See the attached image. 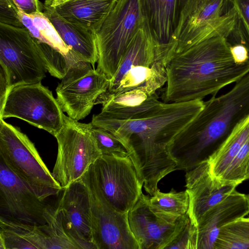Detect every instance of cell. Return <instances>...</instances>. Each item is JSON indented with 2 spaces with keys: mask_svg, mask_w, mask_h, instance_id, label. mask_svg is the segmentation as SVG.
Segmentation results:
<instances>
[{
  "mask_svg": "<svg viewBox=\"0 0 249 249\" xmlns=\"http://www.w3.org/2000/svg\"><path fill=\"white\" fill-rule=\"evenodd\" d=\"M204 101L164 103L147 116L127 121L96 119L93 127L104 128L127 146L140 183L153 196L159 181L176 170L168 147L175 137L202 110Z\"/></svg>",
  "mask_w": 249,
  "mask_h": 249,
  "instance_id": "6da1fadb",
  "label": "cell"
},
{
  "mask_svg": "<svg viewBox=\"0 0 249 249\" xmlns=\"http://www.w3.org/2000/svg\"><path fill=\"white\" fill-rule=\"evenodd\" d=\"M230 46L226 37L217 36L175 54L166 66L162 101L182 102L216 96L222 88L249 73V60L236 63Z\"/></svg>",
  "mask_w": 249,
  "mask_h": 249,
  "instance_id": "7a4b0ae2",
  "label": "cell"
},
{
  "mask_svg": "<svg viewBox=\"0 0 249 249\" xmlns=\"http://www.w3.org/2000/svg\"><path fill=\"white\" fill-rule=\"evenodd\" d=\"M249 115V73L227 92L212 96L168 147L176 170L188 171L209 160L234 127Z\"/></svg>",
  "mask_w": 249,
  "mask_h": 249,
  "instance_id": "3957f363",
  "label": "cell"
},
{
  "mask_svg": "<svg viewBox=\"0 0 249 249\" xmlns=\"http://www.w3.org/2000/svg\"><path fill=\"white\" fill-rule=\"evenodd\" d=\"M0 158L42 200L63 189L42 160L34 144L18 128L0 119Z\"/></svg>",
  "mask_w": 249,
  "mask_h": 249,
  "instance_id": "277c9868",
  "label": "cell"
},
{
  "mask_svg": "<svg viewBox=\"0 0 249 249\" xmlns=\"http://www.w3.org/2000/svg\"><path fill=\"white\" fill-rule=\"evenodd\" d=\"M144 21L139 0H117L95 33L98 53L96 70L109 80L113 77L131 41Z\"/></svg>",
  "mask_w": 249,
  "mask_h": 249,
  "instance_id": "5b68a950",
  "label": "cell"
},
{
  "mask_svg": "<svg viewBox=\"0 0 249 249\" xmlns=\"http://www.w3.org/2000/svg\"><path fill=\"white\" fill-rule=\"evenodd\" d=\"M227 1L186 0L173 37L176 43L174 55L208 38L230 36L235 25L236 13L231 5L223 13Z\"/></svg>",
  "mask_w": 249,
  "mask_h": 249,
  "instance_id": "8992f818",
  "label": "cell"
},
{
  "mask_svg": "<svg viewBox=\"0 0 249 249\" xmlns=\"http://www.w3.org/2000/svg\"><path fill=\"white\" fill-rule=\"evenodd\" d=\"M91 123H82L65 115L54 136L57 153L52 174L63 189L81 179L102 156L92 132Z\"/></svg>",
  "mask_w": 249,
  "mask_h": 249,
  "instance_id": "52a82bcc",
  "label": "cell"
},
{
  "mask_svg": "<svg viewBox=\"0 0 249 249\" xmlns=\"http://www.w3.org/2000/svg\"><path fill=\"white\" fill-rule=\"evenodd\" d=\"M0 65L9 89L16 86L38 83L47 70L36 40L26 28L0 23Z\"/></svg>",
  "mask_w": 249,
  "mask_h": 249,
  "instance_id": "ba28073f",
  "label": "cell"
},
{
  "mask_svg": "<svg viewBox=\"0 0 249 249\" xmlns=\"http://www.w3.org/2000/svg\"><path fill=\"white\" fill-rule=\"evenodd\" d=\"M89 202L92 243L95 249H139L128 223V213L115 210L104 196L93 164L80 179Z\"/></svg>",
  "mask_w": 249,
  "mask_h": 249,
  "instance_id": "9c48e42d",
  "label": "cell"
},
{
  "mask_svg": "<svg viewBox=\"0 0 249 249\" xmlns=\"http://www.w3.org/2000/svg\"><path fill=\"white\" fill-rule=\"evenodd\" d=\"M65 115L52 92L41 82L10 88L0 106V119L16 117L54 137L62 128Z\"/></svg>",
  "mask_w": 249,
  "mask_h": 249,
  "instance_id": "30bf717a",
  "label": "cell"
},
{
  "mask_svg": "<svg viewBox=\"0 0 249 249\" xmlns=\"http://www.w3.org/2000/svg\"><path fill=\"white\" fill-rule=\"evenodd\" d=\"M109 83L110 80L91 64L78 61L69 67L58 85L56 99L63 112L79 121L90 113L107 91Z\"/></svg>",
  "mask_w": 249,
  "mask_h": 249,
  "instance_id": "8fae6325",
  "label": "cell"
},
{
  "mask_svg": "<svg viewBox=\"0 0 249 249\" xmlns=\"http://www.w3.org/2000/svg\"><path fill=\"white\" fill-rule=\"evenodd\" d=\"M93 166L107 200L118 212L128 213L142 193L143 186L129 157L102 155Z\"/></svg>",
  "mask_w": 249,
  "mask_h": 249,
  "instance_id": "7c38bea8",
  "label": "cell"
},
{
  "mask_svg": "<svg viewBox=\"0 0 249 249\" xmlns=\"http://www.w3.org/2000/svg\"><path fill=\"white\" fill-rule=\"evenodd\" d=\"M49 204L41 200L0 160V216L22 222L45 225Z\"/></svg>",
  "mask_w": 249,
  "mask_h": 249,
  "instance_id": "4fadbf2b",
  "label": "cell"
},
{
  "mask_svg": "<svg viewBox=\"0 0 249 249\" xmlns=\"http://www.w3.org/2000/svg\"><path fill=\"white\" fill-rule=\"evenodd\" d=\"M148 196L142 193L128 213L130 230L139 249H165L189 217L188 212L176 222H168L150 209Z\"/></svg>",
  "mask_w": 249,
  "mask_h": 249,
  "instance_id": "5bb4252c",
  "label": "cell"
},
{
  "mask_svg": "<svg viewBox=\"0 0 249 249\" xmlns=\"http://www.w3.org/2000/svg\"><path fill=\"white\" fill-rule=\"evenodd\" d=\"M185 182L189 198L188 213L196 226L208 210L226 198L240 184L213 176L209 160L186 171Z\"/></svg>",
  "mask_w": 249,
  "mask_h": 249,
  "instance_id": "9a60e30c",
  "label": "cell"
},
{
  "mask_svg": "<svg viewBox=\"0 0 249 249\" xmlns=\"http://www.w3.org/2000/svg\"><path fill=\"white\" fill-rule=\"evenodd\" d=\"M57 206L67 230L80 249H95L92 243L89 196L80 180L63 189Z\"/></svg>",
  "mask_w": 249,
  "mask_h": 249,
  "instance_id": "2e32d148",
  "label": "cell"
},
{
  "mask_svg": "<svg viewBox=\"0 0 249 249\" xmlns=\"http://www.w3.org/2000/svg\"><path fill=\"white\" fill-rule=\"evenodd\" d=\"M157 93L142 89L130 90L118 94L104 93L98 100L101 111L93 117L99 119L127 121L147 116L163 103Z\"/></svg>",
  "mask_w": 249,
  "mask_h": 249,
  "instance_id": "e0dca14e",
  "label": "cell"
},
{
  "mask_svg": "<svg viewBox=\"0 0 249 249\" xmlns=\"http://www.w3.org/2000/svg\"><path fill=\"white\" fill-rule=\"evenodd\" d=\"M249 213L247 196L235 190L208 210L197 225L196 249H213L223 226Z\"/></svg>",
  "mask_w": 249,
  "mask_h": 249,
  "instance_id": "ac0fdd59",
  "label": "cell"
},
{
  "mask_svg": "<svg viewBox=\"0 0 249 249\" xmlns=\"http://www.w3.org/2000/svg\"><path fill=\"white\" fill-rule=\"evenodd\" d=\"M43 12L72 54L80 61L89 63L94 68L98 60L95 33L68 21L44 2Z\"/></svg>",
  "mask_w": 249,
  "mask_h": 249,
  "instance_id": "d6986e66",
  "label": "cell"
},
{
  "mask_svg": "<svg viewBox=\"0 0 249 249\" xmlns=\"http://www.w3.org/2000/svg\"><path fill=\"white\" fill-rule=\"evenodd\" d=\"M145 20L160 45H175L173 36L186 0H139Z\"/></svg>",
  "mask_w": 249,
  "mask_h": 249,
  "instance_id": "ffe728a7",
  "label": "cell"
},
{
  "mask_svg": "<svg viewBox=\"0 0 249 249\" xmlns=\"http://www.w3.org/2000/svg\"><path fill=\"white\" fill-rule=\"evenodd\" d=\"M117 0H45L68 21L96 33Z\"/></svg>",
  "mask_w": 249,
  "mask_h": 249,
  "instance_id": "44dd1931",
  "label": "cell"
},
{
  "mask_svg": "<svg viewBox=\"0 0 249 249\" xmlns=\"http://www.w3.org/2000/svg\"><path fill=\"white\" fill-rule=\"evenodd\" d=\"M44 228L0 216V249H48Z\"/></svg>",
  "mask_w": 249,
  "mask_h": 249,
  "instance_id": "7402d4cb",
  "label": "cell"
},
{
  "mask_svg": "<svg viewBox=\"0 0 249 249\" xmlns=\"http://www.w3.org/2000/svg\"><path fill=\"white\" fill-rule=\"evenodd\" d=\"M167 81L166 64L159 62L151 66L138 65L130 67L117 84L105 93L118 94L140 89L149 93H157Z\"/></svg>",
  "mask_w": 249,
  "mask_h": 249,
  "instance_id": "603a6c76",
  "label": "cell"
},
{
  "mask_svg": "<svg viewBox=\"0 0 249 249\" xmlns=\"http://www.w3.org/2000/svg\"><path fill=\"white\" fill-rule=\"evenodd\" d=\"M249 139V115L240 122L210 158L209 162L213 176L220 178L233 159Z\"/></svg>",
  "mask_w": 249,
  "mask_h": 249,
  "instance_id": "cb8c5ba5",
  "label": "cell"
},
{
  "mask_svg": "<svg viewBox=\"0 0 249 249\" xmlns=\"http://www.w3.org/2000/svg\"><path fill=\"white\" fill-rule=\"evenodd\" d=\"M148 203L158 217L175 223L188 212L189 198L186 190L177 192L172 188L168 193H163L158 189L153 196H148Z\"/></svg>",
  "mask_w": 249,
  "mask_h": 249,
  "instance_id": "d4e9b609",
  "label": "cell"
},
{
  "mask_svg": "<svg viewBox=\"0 0 249 249\" xmlns=\"http://www.w3.org/2000/svg\"><path fill=\"white\" fill-rule=\"evenodd\" d=\"M31 16L24 15L22 22L38 43L48 45L72 62L80 61L72 54L43 12Z\"/></svg>",
  "mask_w": 249,
  "mask_h": 249,
  "instance_id": "484cf974",
  "label": "cell"
},
{
  "mask_svg": "<svg viewBox=\"0 0 249 249\" xmlns=\"http://www.w3.org/2000/svg\"><path fill=\"white\" fill-rule=\"evenodd\" d=\"M45 217L44 231L47 235L48 249H80L66 229L58 207L49 204Z\"/></svg>",
  "mask_w": 249,
  "mask_h": 249,
  "instance_id": "4316f807",
  "label": "cell"
},
{
  "mask_svg": "<svg viewBox=\"0 0 249 249\" xmlns=\"http://www.w3.org/2000/svg\"><path fill=\"white\" fill-rule=\"evenodd\" d=\"M249 217H243L221 228L213 249H249Z\"/></svg>",
  "mask_w": 249,
  "mask_h": 249,
  "instance_id": "83f0119b",
  "label": "cell"
},
{
  "mask_svg": "<svg viewBox=\"0 0 249 249\" xmlns=\"http://www.w3.org/2000/svg\"><path fill=\"white\" fill-rule=\"evenodd\" d=\"M92 132L102 155L129 156V149L124 142L108 130L92 127Z\"/></svg>",
  "mask_w": 249,
  "mask_h": 249,
  "instance_id": "f1b7e54d",
  "label": "cell"
},
{
  "mask_svg": "<svg viewBox=\"0 0 249 249\" xmlns=\"http://www.w3.org/2000/svg\"><path fill=\"white\" fill-rule=\"evenodd\" d=\"M249 178V139L245 143L220 178L241 184Z\"/></svg>",
  "mask_w": 249,
  "mask_h": 249,
  "instance_id": "f546056e",
  "label": "cell"
},
{
  "mask_svg": "<svg viewBox=\"0 0 249 249\" xmlns=\"http://www.w3.org/2000/svg\"><path fill=\"white\" fill-rule=\"evenodd\" d=\"M236 11V17L233 30L241 38V44H249V0H228Z\"/></svg>",
  "mask_w": 249,
  "mask_h": 249,
  "instance_id": "4dcf8cb0",
  "label": "cell"
},
{
  "mask_svg": "<svg viewBox=\"0 0 249 249\" xmlns=\"http://www.w3.org/2000/svg\"><path fill=\"white\" fill-rule=\"evenodd\" d=\"M197 229L190 217L165 249H196Z\"/></svg>",
  "mask_w": 249,
  "mask_h": 249,
  "instance_id": "1f68e13d",
  "label": "cell"
},
{
  "mask_svg": "<svg viewBox=\"0 0 249 249\" xmlns=\"http://www.w3.org/2000/svg\"><path fill=\"white\" fill-rule=\"evenodd\" d=\"M0 23L25 28L21 20L20 10L14 0H0Z\"/></svg>",
  "mask_w": 249,
  "mask_h": 249,
  "instance_id": "d6a6232c",
  "label": "cell"
},
{
  "mask_svg": "<svg viewBox=\"0 0 249 249\" xmlns=\"http://www.w3.org/2000/svg\"><path fill=\"white\" fill-rule=\"evenodd\" d=\"M20 11L27 15L43 12V3L39 0H14Z\"/></svg>",
  "mask_w": 249,
  "mask_h": 249,
  "instance_id": "836d02e7",
  "label": "cell"
},
{
  "mask_svg": "<svg viewBox=\"0 0 249 249\" xmlns=\"http://www.w3.org/2000/svg\"><path fill=\"white\" fill-rule=\"evenodd\" d=\"M230 51L233 60L237 63H243L249 60V49L243 44L231 45Z\"/></svg>",
  "mask_w": 249,
  "mask_h": 249,
  "instance_id": "e575fe53",
  "label": "cell"
},
{
  "mask_svg": "<svg viewBox=\"0 0 249 249\" xmlns=\"http://www.w3.org/2000/svg\"><path fill=\"white\" fill-rule=\"evenodd\" d=\"M247 199H248V202L249 206V194L247 195Z\"/></svg>",
  "mask_w": 249,
  "mask_h": 249,
  "instance_id": "d590c367",
  "label": "cell"
},
{
  "mask_svg": "<svg viewBox=\"0 0 249 249\" xmlns=\"http://www.w3.org/2000/svg\"></svg>",
  "mask_w": 249,
  "mask_h": 249,
  "instance_id": "8d00e7d4",
  "label": "cell"
}]
</instances>
